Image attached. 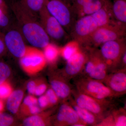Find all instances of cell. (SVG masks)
I'll return each instance as SVG.
<instances>
[{"label":"cell","mask_w":126,"mask_h":126,"mask_svg":"<svg viewBox=\"0 0 126 126\" xmlns=\"http://www.w3.org/2000/svg\"><path fill=\"white\" fill-rule=\"evenodd\" d=\"M15 21L12 12L9 7H0V30L3 31Z\"/></svg>","instance_id":"44dd1931"},{"label":"cell","mask_w":126,"mask_h":126,"mask_svg":"<svg viewBox=\"0 0 126 126\" xmlns=\"http://www.w3.org/2000/svg\"><path fill=\"white\" fill-rule=\"evenodd\" d=\"M46 8L66 32L72 30L76 14L71 6L62 0H45Z\"/></svg>","instance_id":"277c9868"},{"label":"cell","mask_w":126,"mask_h":126,"mask_svg":"<svg viewBox=\"0 0 126 126\" xmlns=\"http://www.w3.org/2000/svg\"><path fill=\"white\" fill-rule=\"evenodd\" d=\"M38 103L42 111L50 108L49 102L45 94L39 97L38 99Z\"/></svg>","instance_id":"4dcf8cb0"},{"label":"cell","mask_w":126,"mask_h":126,"mask_svg":"<svg viewBox=\"0 0 126 126\" xmlns=\"http://www.w3.org/2000/svg\"><path fill=\"white\" fill-rule=\"evenodd\" d=\"M7 4L27 43L32 47L43 49L49 44L50 39L38 18L15 3L9 2Z\"/></svg>","instance_id":"6da1fadb"},{"label":"cell","mask_w":126,"mask_h":126,"mask_svg":"<svg viewBox=\"0 0 126 126\" xmlns=\"http://www.w3.org/2000/svg\"><path fill=\"white\" fill-rule=\"evenodd\" d=\"M24 92L20 89L13 91L6 99V107L7 110L11 113L17 114L24 99Z\"/></svg>","instance_id":"d6986e66"},{"label":"cell","mask_w":126,"mask_h":126,"mask_svg":"<svg viewBox=\"0 0 126 126\" xmlns=\"http://www.w3.org/2000/svg\"><path fill=\"white\" fill-rule=\"evenodd\" d=\"M63 1H64L65 3L68 4L69 5H70V1H71V0H62Z\"/></svg>","instance_id":"d590c367"},{"label":"cell","mask_w":126,"mask_h":126,"mask_svg":"<svg viewBox=\"0 0 126 126\" xmlns=\"http://www.w3.org/2000/svg\"><path fill=\"white\" fill-rule=\"evenodd\" d=\"M113 16L120 24L125 26L126 23V0H113Z\"/></svg>","instance_id":"ffe728a7"},{"label":"cell","mask_w":126,"mask_h":126,"mask_svg":"<svg viewBox=\"0 0 126 126\" xmlns=\"http://www.w3.org/2000/svg\"><path fill=\"white\" fill-rule=\"evenodd\" d=\"M124 27L121 24L111 23L99 27L83 43L97 46L108 41L123 39Z\"/></svg>","instance_id":"52a82bcc"},{"label":"cell","mask_w":126,"mask_h":126,"mask_svg":"<svg viewBox=\"0 0 126 126\" xmlns=\"http://www.w3.org/2000/svg\"><path fill=\"white\" fill-rule=\"evenodd\" d=\"M15 123V119L10 114L2 112L0 113V126H12Z\"/></svg>","instance_id":"83f0119b"},{"label":"cell","mask_w":126,"mask_h":126,"mask_svg":"<svg viewBox=\"0 0 126 126\" xmlns=\"http://www.w3.org/2000/svg\"><path fill=\"white\" fill-rule=\"evenodd\" d=\"M7 6V5L3 1V0H0V7H4Z\"/></svg>","instance_id":"e575fe53"},{"label":"cell","mask_w":126,"mask_h":126,"mask_svg":"<svg viewBox=\"0 0 126 126\" xmlns=\"http://www.w3.org/2000/svg\"><path fill=\"white\" fill-rule=\"evenodd\" d=\"M48 88V84L45 81H38L34 95L40 96L45 94Z\"/></svg>","instance_id":"f546056e"},{"label":"cell","mask_w":126,"mask_h":126,"mask_svg":"<svg viewBox=\"0 0 126 126\" xmlns=\"http://www.w3.org/2000/svg\"><path fill=\"white\" fill-rule=\"evenodd\" d=\"M68 101L75 110L80 119L86 126H97L101 121V119L96 115L85 109L78 106L75 103L73 97Z\"/></svg>","instance_id":"ac0fdd59"},{"label":"cell","mask_w":126,"mask_h":126,"mask_svg":"<svg viewBox=\"0 0 126 126\" xmlns=\"http://www.w3.org/2000/svg\"><path fill=\"white\" fill-rule=\"evenodd\" d=\"M98 28L92 15H87L81 16L75 21L70 32L75 40L83 43Z\"/></svg>","instance_id":"8fae6325"},{"label":"cell","mask_w":126,"mask_h":126,"mask_svg":"<svg viewBox=\"0 0 126 126\" xmlns=\"http://www.w3.org/2000/svg\"><path fill=\"white\" fill-rule=\"evenodd\" d=\"M0 59V84L7 81L11 73V69L5 62Z\"/></svg>","instance_id":"cb8c5ba5"},{"label":"cell","mask_w":126,"mask_h":126,"mask_svg":"<svg viewBox=\"0 0 126 126\" xmlns=\"http://www.w3.org/2000/svg\"><path fill=\"white\" fill-rule=\"evenodd\" d=\"M38 82L35 80H31L27 83L26 89L30 94L34 95Z\"/></svg>","instance_id":"d6a6232c"},{"label":"cell","mask_w":126,"mask_h":126,"mask_svg":"<svg viewBox=\"0 0 126 126\" xmlns=\"http://www.w3.org/2000/svg\"><path fill=\"white\" fill-rule=\"evenodd\" d=\"M50 87L57 94L61 102L67 101L72 97L73 89L69 81L60 72H52L49 76Z\"/></svg>","instance_id":"7c38bea8"},{"label":"cell","mask_w":126,"mask_h":126,"mask_svg":"<svg viewBox=\"0 0 126 126\" xmlns=\"http://www.w3.org/2000/svg\"><path fill=\"white\" fill-rule=\"evenodd\" d=\"M79 50L77 46L74 44L67 45L63 48L61 54L63 58L67 61Z\"/></svg>","instance_id":"d4e9b609"},{"label":"cell","mask_w":126,"mask_h":126,"mask_svg":"<svg viewBox=\"0 0 126 126\" xmlns=\"http://www.w3.org/2000/svg\"><path fill=\"white\" fill-rule=\"evenodd\" d=\"M116 97L126 93V68L119 69L108 74L103 82Z\"/></svg>","instance_id":"5bb4252c"},{"label":"cell","mask_w":126,"mask_h":126,"mask_svg":"<svg viewBox=\"0 0 126 126\" xmlns=\"http://www.w3.org/2000/svg\"><path fill=\"white\" fill-rule=\"evenodd\" d=\"M82 124L87 126L80 119L75 110L69 102H63L57 113L52 117V125L56 126H75Z\"/></svg>","instance_id":"30bf717a"},{"label":"cell","mask_w":126,"mask_h":126,"mask_svg":"<svg viewBox=\"0 0 126 126\" xmlns=\"http://www.w3.org/2000/svg\"><path fill=\"white\" fill-rule=\"evenodd\" d=\"M7 51L4 40L3 33L0 30V59L5 55Z\"/></svg>","instance_id":"1f68e13d"},{"label":"cell","mask_w":126,"mask_h":126,"mask_svg":"<svg viewBox=\"0 0 126 126\" xmlns=\"http://www.w3.org/2000/svg\"><path fill=\"white\" fill-rule=\"evenodd\" d=\"M4 109V104L3 100L0 99V113L2 112Z\"/></svg>","instance_id":"836d02e7"},{"label":"cell","mask_w":126,"mask_h":126,"mask_svg":"<svg viewBox=\"0 0 126 126\" xmlns=\"http://www.w3.org/2000/svg\"><path fill=\"white\" fill-rule=\"evenodd\" d=\"M76 90L80 93L99 99L116 98L115 94L101 81L81 76L74 82Z\"/></svg>","instance_id":"3957f363"},{"label":"cell","mask_w":126,"mask_h":126,"mask_svg":"<svg viewBox=\"0 0 126 126\" xmlns=\"http://www.w3.org/2000/svg\"><path fill=\"white\" fill-rule=\"evenodd\" d=\"M47 63L43 52L33 47L28 46L24 55L20 59L21 67L29 75H35L42 71Z\"/></svg>","instance_id":"ba28073f"},{"label":"cell","mask_w":126,"mask_h":126,"mask_svg":"<svg viewBox=\"0 0 126 126\" xmlns=\"http://www.w3.org/2000/svg\"><path fill=\"white\" fill-rule=\"evenodd\" d=\"M53 110L41 111L36 115L26 117L23 120V125L25 126H52Z\"/></svg>","instance_id":"e0dca14e"},{"label":"cell","mask_w":126,"mask_h":126,"mask_svg":"<svg viewBox=\"0 0 126 126\" xmlns=\"http://www.w3.org/2000/svg\"><path fill=\"white\" fill-rule=\"evenodd\" d=\"M72 97L75 103L96 115L101 120L115 108L111 99L94 98L73 89Z\"/></svg>","instance_id":"7a4b0ae2"},{"label":"cell","mask_w":126,"mask_h":126,"mask_svg":"<svg viewBox=\"0 0 126 126\" xmlns=\"http://www.w3.org/2000/svg\"><path fill=\"white\" fill-rule=\"evenodd\" d=\"M39 20L50 40L57 43L66 40L67 33L56 19L49 13L45 6L40 13Z\"/></svg>","instance_id":"9c48e42d"},{"label":"cell","mask_w":126,"mask_h":126,"mask_svg":"<svg viewBox=\"0 0 126 126\" xmlns=\"http://www.w3.org/2000/svg\"><path fill=\"white\" fill-rule=\"evenodd\" d=\"M38 104V99L33 95L30 94L23 99L19 110H23L30 106Z\"/></svg>","instance_id":"f1b7e54d"},{"label":"cell","mask_w":126,"mask_h":126,"mask_svg":"<svg viewBox=\"0 0 126 126\" xmlns=\"http://www.w3.org/2000/svg\"><path fill=\"white\" fill-rule=\"evenodd\" d=\"M13 91L12 87L8 81L0 84V99L6 100Z\"/></svg>","instance_id":"484cf974"},{"label":"cell","mask_w":126,"mask_h":126,"mask_svg":"<svg viewBox=\"0 0 126 126\" xmlns=\"http://www.w3.org/2000/svg\"><path fill=\"white\" fill-rule=\"evenodd\" d=\"M114 126H126V112L125 109H113L111 112Z\"/></svg>","instance_id":"7402d4cb"},{"label":"cell","mask_w":126,"mask_h":126,"mask_svg":"<svg viewBox=\"0 0 126 126\" xmlns=\"http://www.w3.org/2000/svg\"><path fill=\"white\" fill-rule=\"evenodd\" d=\"M2 32L7 51L15 58L20 59L24 55L28 46L16 20Z\"/></svg>","instance_id":"5b68a950"},{"label":"cell","mask_w":126,"mask_h":126,"mask_svg":"<svg viewBox=\"0 0 126 126\" xmlns=\"http://www.w3.org/2000/svg\"><path fill=\"white\" fill-rule=\"evenodd\" d=\"M90 50L94 58V68L93 71L86 77L103 82L109 72L108 66L99 50L94 49Z\"/></svg>","instance_id":"9a60e30c"},{"label":"cell","mask_w":126,"mask_h":126,"mask_svg":"<svg viewBox=\"0 0 126 126\" xmlns=\"http://www.w3.org/2000/svg\"><path fill=\"white\" fill-rule=\"evenodd\" d=\"M123 39L110 41L101 45L99 52L108 66L109 72L121 69L122 56L126 51Z\"/></svg>","instance_id":"8992f818"},{"label":"cell","mask_w":126,"mask_h":126,"mask_svg":"<svg viewBox=\"0 0 126 126\" xmlns=\"http://www.w3.org/2000/svg\"><path fill=\"white\" fill-rule=\"evenodd\" d=\"M43 49V53L47 62L51 63H54L59 54V51L57 47L49 43Z\"/></svg>","instance_id":"603a6c76"},{"label":"cell","mask_w":126,"mask_h":126,"mask_svg":"<svg viewBox=\"0 0 126 126\" xmlns=\"http://www.w3.org/2000/svg\"><path fill=\"white\" fill-rule=\"evenodd\" d=\"M14 2L39 19L40 12L45 6V0H7Z\"/></svg>","instance_id":"2e32d148"},{"label":"cell","mask_w":126,"mask_h":126,"mask_svg":"<svg viewBox=\"0 0 126 126\" xmlns=\"http://www.w3.org/2000/svg\"><path fill=\"white\" fill-rule=\"evenodd\" d=\"M45 94L48 98L50 108L55 107L61 101L57 94L50 87L48 88Z\"/></svg>","instance_id":"4316f807"},{"label":"cell","mask_w":126,"mask_h":126,"mask_svg":"<svg viewBox=\"0 0 126 126\" xmlns=\"http://www.w3.org/2000/svg\"><path fill=\"white\" fill-rule=\"evenodd\" d=\"M88 57V54L79 50L66 61L65 67L60 73L68 81L74 79L81 74Z\"/></svg>","instance_id":"4fadbf2b"}]
</instances>
